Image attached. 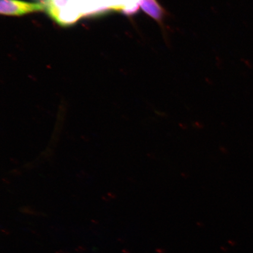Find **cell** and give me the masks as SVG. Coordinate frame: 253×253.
I'll use <instances>...</instances> for the list:
<instances>
[{
  "instance_id": "obj_1",
  "label": "cell",
  "mask_w": 253,
  "mask_h": 253,
  "mask_svg": "<svg viewBox=\"0 0 253 253\" xmlns=\"http://www.w3.org/2000/svg\"><path fill=\"white\" fill-rule=\"evenodd\" d=\"M83 1L74 0H46L45 5L47 14L57 24L63 27L74 24L82 17Z\"/></svg>"
},
{
  "instance_id": "obj_2",
  "label": "cell",
  "mask_w": 253,
  "mask_h": 253,
  "mask_svg": "<svg viewBox=\"0 0 253 253\" xmlns=\"http://www.w3.org/2000/svg\"><path fill=\"white\" fill-rule=\"evenodd\" d=\"M42 3L30 2L20 0H1L0 13L8 16H21L45 10Z\"/></svg>"
},
{
  "instance_id": "obj_3",
  "label": "cell",
  "mask_w": 253,
  "mask_h": 253,
  "mask_svg": "<svg viewBox=\"0 0 253 253\" xmlns=\"http://www.w3.org/2000/svg\"><path fill=\"white\" fill-rule=\"evenodd\" d=\"M140 5L142 10L154 20L158 22L163 20L164 10L156 0H141Z\"/></svg>"
}]
</instances>
